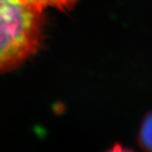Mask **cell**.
<instances>
[{"label":"cell","instance_id":"6da1fadb","mask_svg":"<svg viewBox=\"0 0 152 152\" xmlns=\"http://www.w3.org/2000/svg\"><path fill=\"white\" fill-rule=\"evenodd\" d=\"M44 10L30 0H0V72L14 70L39 50Z\"/></svg>","mask_w":152,"mask_h":152},{"label":"cell","instance_id":"7a4b0ae2","mask_svg":"<svg viewBox=\"0 0 152 152\" xmlns=\"http://www.w3.org/2000/svg\"><path fill=\"white\" fill-rule=\"evenodd\" d=\"M138 143L144 150L152 151V112L142 121L138 132Z\"/></svg>","mask_w":152,"mask_h":152},{"label":"cell","instance_id":"3957f363","mask_svg":"<svg viewBox=\"0 0 152 152\" xmlns=\"http://www.w3.org/2000/svg\"><path fill=\"white\" fill-rule=\"evenodd\" d=\"M30 1L45 11L48 7L56 8L58 10H70L79 0H30Z\"/></svg>","mask_w":152,"mask_h":152}]
</instances>
